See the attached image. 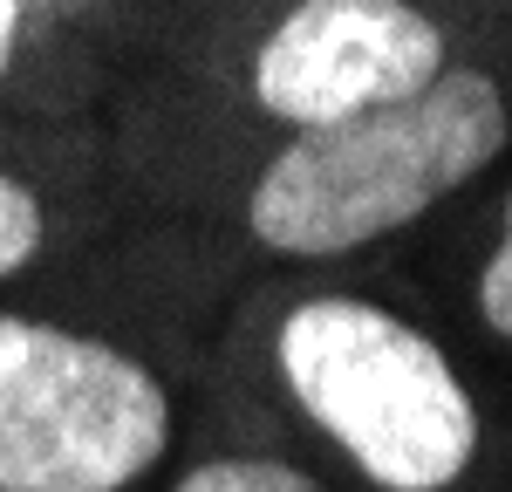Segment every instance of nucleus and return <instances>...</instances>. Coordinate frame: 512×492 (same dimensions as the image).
<instances>
[{
  "mask_svg": "<svg viewBox=\"0 0 512 492\" xmlns=\"http://www.w3.org/2000/svg\"><path fill=\"white\" fill-rule=\"evenodd\" d=\"M171 451V390L117 342L0 315V492H123Z\"/></svg>",
  "mask_w": 512,
  "mask_h": 492,
  "instance_id": "nucleus-3",
  "label": "nucleus"
},
{
  "mask_svg": "<svg viewBox=\"0 0 512 492\" xmlns=\"http://www.w3.org/2000/svg\"><path fill=\"white\" fill-rule=\"evenodd\" d=\"M41 240H48V212H41V199L0 158V281L28 267L41 253Z\"/></svg>",
  "mask_w": 512,
  "mask_h": 492,
  "instance_id": "nucleus-6",
  "label": "nucleus"
},
{
  "mask_svg": "<svg viewBox=\"0 0 512 492\" xmlns=\"http://www.w3.org/2000/svg\"><path fill=\"white\" fill-rule=\"evenodd\" d=\"M280 376L355 472L383 492H444L478 451V410L424 328L403 315L315 294L280 322Z\"/></svg>",
  "mask_w": 512,
  "mask_h": 492,
  "instance_id": "nucleus-2",
  "label": "nucleus"
},
{
  "mask_svg": "<svg viewBox=\"0 0 512 492\" xmlns=\"http://www.w3.org/2000/svg\"><path fill=\"white\" fill-rule=\"evenodd\" d=\"M28 35V7H14V0H0V76H7V62H14V48Z\"/></svg>",
  "mask_w": 512,
  "mask_h": 492,
  "instance_id": "nucleus-8",
  "label": "nucleus"
},
{
  "mask_svg": "<svg viewBox=\"0 0 512 492\" xmlns=\"http://www.w3.org/2000/svg\"><path fill=\"white\" fill-rule=\"evenodd\" d=\"M171 492H321V486L301 465H280V458H205Z\"/></svg>",
  "mask_w": 512,
  "mask_h": 492,
  "instance_id": "nucleus-5",
  "label": "nucleus"
},
{
  "mask_svg": "<svg viewBox=\"0 0 512 492\" xmlns=\"http://www.w3.org/2000/svg\"><path fill=\"white\" fill-rule=\"evenodd\" d=\"M506 137L512 117L499 82L485 69H444L410 103L328 130H294L260 171L246 226L267 253L335 260L424 219L437 199L472 185L506 151Z\"/></svg>",
  "mask_w": 512,
  "mask_h": 492,
  "instance_id": "nucleus-1",
  "label": "nucleus"
},
{
  "mask_svg": "<svg viewBox=\"0 0 512 492\" xmlns=\"http://www.w3.org/2000/svg\"><path fill=\"white\" fill-rule=\"evenodd\" d=\"M444 69L437 21L403 0H301L260 41L253 96L287 130H328L424 96Z\"/></svg>",
  "mask_w": 512,
  "mask_h": 492,
  "instance_id": "nucleus-4",
  "label": "nucleus"
},
{
  "mask_svg": "<svg viewBox=\"0 0 512 492\" xmlns=\"http://www.w3.org/2000/svg\"><path fill=\"white\" fill-rule=\"evenodd\" d=\"M478 315L492 335L512 342V192H506V233H499V253L485 260V281H478Z\"/></svg>",
  "mask_w": 512,
  "mask_h": 492,
  "instance_id": "nucleus-7",
  "label": "nucleus"
}]
</instances>
